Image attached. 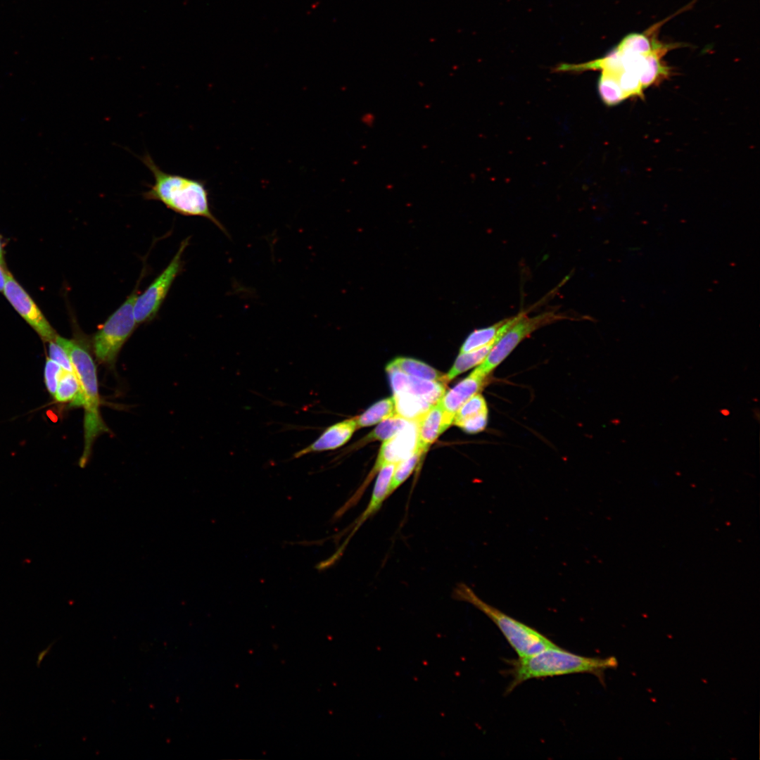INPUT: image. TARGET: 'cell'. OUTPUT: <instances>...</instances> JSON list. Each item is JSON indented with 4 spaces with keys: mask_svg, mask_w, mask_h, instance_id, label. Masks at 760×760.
I'll return each instance as SVG.
<instances>
[{
    "mask_svg": "<svg viewBox=\"0 0 760 760\" xmlns=\"http://www.w3.org/2000/svg\"><path fill=\"white\" fill-rule=\"evenodd\" d=\"M612 76L617 80L626 98L630 96L643 97L644 89L636 73L632 71L622 70L616 75Z\"/></svg>",
    "mask_w": 760,
    "mask_h": 760,
    "instance_id": "cell-25",
    "label": "cell"
},
{
    "mask_svg": "<svg viewBox=\"0 0 760 760\" xmlns=\"http://www.w3.org/2000/svg\"><path fill=\"white\" fill-rule=\"evenodd\" d=\"M54 642H53L51 645H49L48 646V647L46 649H45L44 650H43L42 652L39 653L38 657H37V667L40 666V664H41L42 661L43 660L44 657L49 653L51 646L54 644Z\"/></svg>",
    "mask_w": 760,
    "mask_h": 760,
    "instance_id": "cell-30",
    "label": "cell"
},
{
    "mask_svg": "<svg viewBox=\"0 0 760 760\" xmlns=\"http://www.w3.org/2000/svg\"><path fill=\"white\" fill-rule=\"evenodd\" d=\"M573 317L557 310H548L533 317L524 315L514 324L493 346L483 361L473 372L487 377L512 350L533 332L546 325L563 319H574Z\"/></svg>",
    "mask_w": 760,
    "mask_h": 760,
    "instance_id": "cell-6",
    "label": "cell"
},
{
    "mask_svg": "<svg viewBox=\"0 0 760 760\" xmlns=\"http://www.w3.org/2000/svg\"><path fill=\"white\" fill-rule=\"evenodd\" d=\"M395 413L393 397L381 400L370 406L361 415L355 417L357 428L369 426L377 424Z\"/></svg>",
    "mask_w": 760,
    "mask_h": 760,
    "instance_id": "cell-19",
    "label": "cell"
},
{
    "mask_svg": "<svg viewBox=\"0 0 760 760\" xmlns=\"http://www.w3.org/2000/svg\"><path fill=\"white\" fill-rule=\"evenodd\" d=\"M424 453L422 449L417 447L409 457L396 464L388 490V497L412 474Z\"/></svg>",
    "mask_w": 760,
    "mask_h": 760,
    "instance_id": "cell-22",
    "label": "cell"
},
{
    "mask_svg": "<svg viewBox=\"0 0 760 760\" xmlns=\"http://www.w3.org/2000/svg\"><path fill=\"white\" fill-rule=\"evenodd\" d=\"M512 680L507 692L527 680L571 673H588L604 682V671L618 666L614 657H587L565 651L559 647H552L532 656L519 657L512 661Z\"/></svg>",
    "mask_w": 760,
    "mask_h": 760,
    "instance_id": "cell-2",
    "label": "cell"
},
{
    "mask_svg": "<svg viewBox=\"0 0 760 760\" xmlns=\"http://www.w3.org/2000/svg\"><path fill=\"white\" fill-rule=\"evenodd\" d=\"M483 412H488L487 404L483 396L478 393L471 397L459 409L455 415L452 424L455 425L464 419L475 417Z\"/></svg>",
    "mask_w": 760,
    "mask_h": 760,
    "instance_id": "cell-24",
    "label": "cell"
},
{
    "mask_svg": "<svg viewBox=\"0 0 760 760\" xmlns=\"http://www.w3.org/2000/svg\"><path fill=\"white\" fill-rule=\"evenodd\" d=\"M393 397L395 413L410 421H417L433 405L407 392H400Z\"/></svg>",
    "mask_w": 760,
    "mask_h": 760,
    "instance_id": "cell-16",
    "label": "cell"
},
{
    "mask_svg": "<svg viewBox=\"0 0 760 760\" xmlns=\"http://www.w3.org/2000/svg\"><path fill=\"white\" fill-rule=\"evenodd\" d=\"M410 422V420L395 414L381 421L374 429L360 441V443L365 444L374 441H384L388 440L404 429Z\"/></svg>",
    "mask_w": 760,
    "mask_h": 760,
    "instance_id": "cell-21",
    "label": "cell"
},
{
    "mask_svg": "<svg viewBox=\"0 0 760 760\" xmlns=\"http://www.w3.org/2000/svg\"><path fill=\"white\" fill-rule=\"evenodd\" d=\"M673 44L659 43L649 53L644 54L638 75L643 89L657 83L669 75V68L666 66L661 58L671 49Z\"/></svg>",
    "mask_w": 760,
    "mask_h": 760,
    "instance_id": "cell-12",
    "label": "cell"
},
{
    "mask_svg": "<svg viewBox=\"0 0 760 760\" xmlns=\"http://www.w3.org/2000/svg\"><path fill=\"white\" fill-rule=\"evenodd\" d=\"M655 27L650 28L645 33H631L627 34L616 47L622 52L645 54L650 52L659 43L653 38Z\"/></svg>",
    "mask_w": 760,
    "mask_h": 760,
    "instance_id": "cell-20",
    "label": "cell"
},
{
    "mask_svg": "<svg viewBox=\"0 0 760 760\" xmlns=\"http://www.w3.org/2000/svg\"><path fill=\"white\" fill-rule=\"evenodd\" d=\"M3 293L24 320L46 342L54 341L58 336L44 314L27 291L8 272Z\"/></svg>",
    "mask_w": 760,
    "mask_h": 760,
    "instance_id": "cell-8",
    "label": "cell"
},
{
    "mask_svg": "<svg viewBox=\"0 0 760 760\" xmlns=\"http://www.w3.org/2000/svg\"><path fill=\"white\" fill-rule=\"evenodd\" d=\"M497 342L498 341H494L482 348L470 352L460 353L452 368L446 374H445L446 382L448 383L452 380L459 374L469 370L473 367L480 365Z\"/></svg>",
    "mask_w": 760,
    "mask_h": 760,
    "instance_id": "cell-18",
    "label": "cell"
},
{
    "mask_svg": "<svg viewBox=\"0 0 760 760\" xmlns=\"http://www.w3.org/2000/svg\"><path fill=\"white\" fill-rule=\"evenodd\" d=\"M488 412H483L475 417L464 419L455 425L468 433H477L485 429L488 422Z\"/></svg>",
    "mask_w": 760,
    "mask_h": 760,
    "instance_id": "cell-28",
    "label": "cell"
},
{
    "mask_svg": "<svg viewBox=\"0 0 760 760\" xmlns=\"http://www.w3.org/2000/svg\"><path fill=\"white\" fill-rule=\"evenodd\" d=\"M189 237L180 243L179 248L167 266L140 295L134 305L137 324L153 320L157 315L172 283L182 270L183 253L188 246Z\"/></svg>",
    "mask_w": 760,
    "mask_h": 760,
    "instance_id": "cell-7",
    "label": "cell"
},
{
    "mask_svg": "<svg viewBox=\"0 0 760 760\" xmlns=\"http://www.w3.org/2000/svg\"><path fill=\"white\" fill-rule=\"evenodd\" d=\"M357 429L355 417L336 423L327 427L311 444L295 453L294 457L338 448L348 441Z\"/></svg>",
    "mask_w": 760,
    "mask_h": 760,
    "instance_id": "cell-10",
    "label": "cell"
},
{
    "mask_svg": "<svg viewBox=\"0 0 760 760\" xmlns=\"http://www.w3.org/2000/svg\"><path fill=\"white\" fill-rule=\"evenodd\" d=\"M60 403L72 406H82L84 398L79 379L75 372L65 371L62 374L53 396Z\"/></svg>",
    "mask_w": 760,
    "mask_h": 760,
    "instance_id": "cell-17",
    "label": "cell"
},
{
    "mask_svg": "<svg viewBox=\"0 0 760 760\" xmlns=\"http://www.w3.org/2000/svg\"><path fill=\"white\" fill-rule=\"evenodd\" d=\"M452 595L457 600L472 604L491 619L519 657H530L545 650L558 647L536 630L484 602L464 583L457 585Z\"/></svg>",
    "mask_w": 760,
    "mask_h": 760,
    "instance_id": "cell-4",
    "label": "cell"
},
{
    "mask_svg": "<svg viewBox=\"0 0 760 760\" xmlns=\"http://www.w3.org/2000/svg\"><path fill=\"white\" fill-rule=\"evenodd\" d=\"M64 370L58 364L47 358L44 366V382L49 393L54 396L59 380Z\"/></svg>",
    "mask_w": 760,
    "mask_h": 760,
    "instance_id": "cell-26",
    "label": "cell"
},
{
    "mask_svg": "<svg viewBox=\"0 0 760 760\" xmlns=\"http://www.w3.org/2000/svg\"><path fill=\"white\" fill-rule=\"evenodd\" d=\"M49 356L67 372H74L68 353L56 340L49 342Z\"/></svg>",
    "mask_w": 760,
    "mask_h": 760,
    "instance_id": "cell-27",
    "label": "cell"
},
{
    "mask_svg": "<svg viewBox=\"0 0 760 760\" xmlns=\"http://www.w3.org/2000/svg\"><path fill=\"white\" fill-rule=\"evenodd\" d=\"M488 382V376H481L472 372L454 387L445 391L441 398L445 413L454 420L455 414L464 403L479 393Z\"/></svg>",
    "mask_w": 760,
    "mask_h": 760,
    "instance_id": "cell-11",
    "label": "cell"
},
{
    "mask_svg": "<svg viewBox=\"0 0 760 760\" xmlns=\"http://www.w3.org/2000/svg\"><path fill=\"white\" fill-rule=\"evenodd\" d=\"M0 264L5 267L4 253L1 241L0 240Z\"/></svg>",
    "mask_w": 760,
    "mask_h": 760,
    "instance_id": "cell-31",
    "label": "cell"
},
{
    "mask_svg": "<svg viewBox=\"0 0 760 760\" xmlns=\"http://www.w3.org/2000/svg\"><path fill=\"white\" fill-rule=\"evenodd\" d=\"M8 271L0 264V291L2 292L7 277Z\"/></svg>",
    "mask_w": 760,
    "mask_h": 760,
    "instance_id": "cell-29",
    "label": "cell"
},
{
    "mask_svg": "<svg viewBox=\"0 0 760 760\" xmlns=\"http://www.w3.org/2000/svg\"><path fill=\"white\" fill-rule=\"evenodd\" d=\"M68 353L84 398V449L79 461L84 467L91 456L95 440L108 432L100 411V398L96 367L85 341L67 339L58 335L55 339Z\"/></svg>",
    "mask_w": 760,
    "mask_h": 760,
    "instance_id": "cell-3",
    "label": "cell"
},
{
    "mask_svg": "<svg viewBox=\"0 0 760 760\" xmlns=\"http://www.w3.org/2000/svg\"><path fill=\"white\" fill-rule=\"evenodd\" d=\"M140 160L154 179L153 184H147L148 189L142 194L144 199L159 201L182 215L206 218L228 235L226 228L211 210L209 192L204 181L163 170L148 153H144Z\"/></svg>",
    "mask_w": 760,
    "mask_h": 760,
    "instance_id": "cell-1",
    "label": "cell"
},
{
    "mask_svg": "<svg viewBox=\"0 0 760 760\" xmlns=\"http://www.w3.org/2000/svg\"><path fill=\"white\" fill-rule=\"evenodd\" d=\"M386 367L396 368L414 377L447 384L444 374L423 362L412 358L398 357L391 360Z\"/></svg>",
    "mask_w": 760,
    "mask_h": 760,
    "instance_id": "cell-15",
    "label": "cell"
},
{
    "mask_svg": "<svg viewBox=\"0 0 760 760\" xmlns=\"http://www.w3.org/2000/svg\"><path fill=\"white\" fill-rule=\"evenodd\" d=\"M445 384L443 382L420 379L407 374L401 392L410 393L433 405L445 393Z\"/></svg>",
    "mask_w": 760,
    "mask_h": 760,
    "instance_id": "cell-14",
    "label": "cell"
},
{
    "mask_svg": "<svg viewBox=\"0 0 760 760\" xmlns=\"http://www.w3.org/2000/svg\"><path fill=\"white\" fill-rule=\"evenodd\" d=\"M417 422V447L424 452L453 422L443 410L441 399L431 405Z\"/></svg>",
    "mask_w": 760,
    "mask_h": 760,
    "instance_id": "cell-9",
    "label": "cell"
},
{
    "mask_svg": "<svg viewBox=\"0 0 760 760\" xmlns=\"http://www.w3.org/2000/svg\"><path fill=\"white\" fill-rule=\"evenodd\" d=\"M597 90L602 101L609 106L617 105L627 99L617 80L605 72H602L599 77Z\"/></svg>",
    "mask_w": 760,
    "mask_h": 760,
    "instance_id": "cell-23",
    "label": "cell"
},
{
    "mask_svg": "<svg viewBox=\"0 0 760 760\" xmlns=\"http://www.w3.org/2000/svg\"><path fill=\"white\" fill-rule=\"evenodd\" d=\"M529 310H523L515 316L502 319L495 324L472 331L460 348V353L470 352L498 341L502 335Z\"/></svg>",
    "mask_w": 760,
    "mask_h": 760,
    "instance_id": "cell-13",
    "label": "cell"
},
{
    "mask_svg": "<svg viewBox=\"0 0 760 760\" xmlns=\"http://www.w3.org/2000/svg\"><path fill=\"white\" fill-rule=\"evenodd\" d=\"M105 321L91 338L94 353L99 362L113 365L119 352L137 326L134 305L137 286Z\"/></svg>",
    "mask_w": 760,
    "mask_h": 760,
    "instance_id": "cell-5",
    "label": "cell"
}]
</instances>
